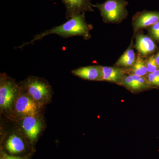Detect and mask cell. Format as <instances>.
<instances>
[{
    "label": "cell",
    "instance_id": "15",
    "mask_svg": "<svg viewBox=\"0 0 159 159\" xmlns=\"http://www.w3.org/2000/svg\"><path fill=\"white\" fill-rule=\"evenodd\" d=\"M120 84L131 90H139L138 81L132 74L125 76Z\"/></svg>",
    "mask_w": 159,
    "mask_h": 159
},
{
    "label": "cell",
    "instance_id": "2",
    "mask_svg": "<svg viewBox=\"0 0 159 159\" xmlns=\"http://www.w3.org/2000/svg\"><path fill=\"white\" fill-rule=\"evenodd\" d=\"M128 4L125 0H106L102 4L93 5V7L99 9L104 22L116 23L127 16L128 11L126 7Z\"/></svg>",
    "mask_w": 159,
    "mask_h": 159
},
{
    "label": "cell",
    "instance_id": "20",
    "mask_svg": "<svg viewBox=\"0 0 159 159\" xmlns=\"http://www.w3.org/2000/svg\"><path fill=\"white\" fill-rule=\"evenodd\" d=\"M155 58L157 64L159 66V51L158 52L157 54L155 56Z\"/></svg>",
    "mask_w": 159,
    "mask_h": 159
},
{
    "label": "cell",
    "instance_id": "3",
    "mask_svg": "<svg viewBox=\"0 0 159 159\" xmlns=\"http://www.w3.org/2000/svg\"><path fill=\"white\" fill-rule=\"evenodd\" d=\"M16 91L17 86L14 81L6 77H2L0 86V106L2 108L11 107Z\"/></svg>",
    "mask_w": 159,
    "mask_h": 159
},
{
    "label": "cell",
    "instance_id": "7",
    "mask_svg": "<svg viewBox=\"0 0 159 159\" xmlns=\"http://www.w3.org/2000/svg\"><path fill=\"white\" fill-rule=\"evenodd\" d=\"M72 74L82 79L90 80H102L101 66H91L82 67L72 71Z\"/></svg>",
    "mask_w": 159,
    "mask_h": 159
},
{
    "label": "cell",
    "instance_id": "10",
    "mask_svg": "<svg viewBox=\"0 0 159 159\" xmlns=\"http://www.w3.org/2000/svg\"><path fill=\"white\" fill-rule=\"evenodd\" d=\"M135 47L142 55L147 56L155 51L156 45L149 36L139 34L136 38Z\"/></svg>",
    "mask_w": 159,
    "mask_h": 159
},
{
    "label": "cell",
    "instance_id": "8",
    "mask_svg": "<svg viewBox=\"0 0 159 159\" xmlns=\"http://www.w3.org/2000/svg\"><path fill=\"white\" fill-rule=\"evenodd\" d=\"M22 127L28 138L33 142L37 139L41 130V123L34 116H28L23 120Z\"/></svg>",
    "mask_w": 159,
    "mask_h": 159
},
{
    "label": "cell",
    "instance_id": "5",
    "mask_svg": "<svg viewBox=\"0 0 159 159\" xmlns=\"http://www.w3.org/2000/svg\"><path fill=\"white\" fill-rule=\"evenodd\" d=\"M29 93L34 99L40 100L50 96L49 85L44 81L35 78H31L25 84Z\"/></svg>",
    "mask_w": 159,
    "mask_h": 159
},
{
    "label": "cell",
    "instance_id": "21",
    "mask_svg": "<svg viewBox=\"0 0 159 159\" xmlns=\"http://www.w3.org/2000/svg\"><path fill=\"white\" fill-rule=\"evenodd\" d=\"M5 159V153H4V152L1 153V159Z\"/></svg>",
    "mask_w": 159,
    "mask_h": 159
},
{
    "label": "cell",
    "instance_id": "19",
    "mask_svg": "<svg viewBox=\"0 0 159 159\" xmlns=\"http://www.w3.org/2000/svg\"><path fill=\"white\" fill-rule=\"evenodd\" d=\"M152 37L156 40H157L159 41V30L156 33V34L152 35Z\"/></svg>",
    "mask_w": 159,
    "mask_h": 159
},
{
    "label": "cell",
    "instance_id": "1",
    "mask_svg": "<svg viewBox=\"0 0 159 159\" xmlns=\"http://www.w3.org/2000/svg\"><path fill=\"white\" fill-rule=\"evenodd\" d=\"M92 29V26L86 21L85 13L77 15L71 17L61 25L56 26L36 34L30 42L24 43L22 45L16 48L21 49L30 44H33L36 41L43 39L47 35L51 34H57L64 38L74 36H81L85 39H89L90 38V31Z\"/></svg>",
    "mask_w": 159,
    "mask_h": 159
},
{
    "label": "cell",
    "instance_id": "9",
    "mask_svg": "<svg viewBox=\"0 0 159 159\" xmlns=\"http://www.w3.org/2000/svg\"><path fill=\"white\" fill-rule=\"evenodd\" d=\"M17 112L28 116H34L37 111L36 103L30 97L22 96L18 98L15 105Z\"/></svg>",
    "mask_w": 159,
    "mask_h": 159
},
{
    "label": "cell",
    "instance_id": "17",
    "mask_svg": "<svg viewBox=\"0 0 159 159\" xmlns=\"http://www.w3.org/2000/svg\"><path fill=\"white\" fill-rule=\"evenodd\" d=\"M148 74L159 70V66L156 61L155 56H152L145 61Z\"/></svg>",
    "mask_w": 159,
    "mask_h": 159
},
{
    "label": "cell",
    "instance_id": "13",
    "mask_svg": "<svg viewBox=\"0 0 159 159\" xmlns=\"http://www.w3.org/2000/svg\"><path fill=\"white\" fill-rule=\"evenodd\" d=\"M136 60L134 52L130 47L119 58L116 65L119 67H130L134 64Z\"/></svg>",
    "mask_w": 159,
    "mask_h": 159
},
{
    "label": "cell",
    "instance_id": "14",
    "mask_svg": "<svg viewBox=\"0 0 159 159\" xmlns=\"http://www.w3.org/2000/svg\"><path fill=\"white\" fill-rule=\"evenodd\" d=\"M131 71L133 74L144 77L148 74L146 63L142 57L138 56L135 62L132 67Z\"/></svg>",
    "mask_w": 159,
    "mask_h": 159
},
{
    "label": "cell",
    "instance_id": "6",
    "mask_svg": "<svg viewBox=\"0 0 159 159\" xmlns=\"http://www.w3.org/2000/svg\"><path fill=\"white\" fill-rule=\"evenodd\" d=\"M159 22V11H144L139 12L134 18V26L135 30L152 26Z\"/></svg>",
    "mask_w": 159,
    "mask_h": 159
},
{
    "label": "cell",
    "instance_id": "16",
    "mask_svg": "<svg viewBox=\"0 0 159 159\" xmlns=\"http://www.w3.org/2000/svg\"><path fill=\"white\" fill-rule=\"evenodd\" d=\"M145 78L151 86L159 87V70L147 74Z\"/></svg>",
    "mask_w": 159,
    "mask_h": 159
},
{
    "label": "cell",
    "instance_id": "4",
    "mask_svg": "<svg viewBox=\"0 0 159 159\" xmlns=\"http://www.w3.org/2000/svg\"><path fill=\"white\" fill-rule=\"evenodd\" d=\"M66 7V18L70 19L75 16L93 11L91 0H61Z\"/></svg>",
    "mask_w": 159,
    "mask_h": 159
},
{
    "label": "cell",
    "instance_id": "18",
    "mask_svg": "<svg viewBox=\"0 0 159 159\" xmlns=\"http://www.w3.org/2000/svg\"><path fill=\"white\" fill-rule=\"evenodd\" d=\"M5 159H26L25 158L21 157L12 156H9V155L5 153Z\"/></svg>",
    "mask_w": 159,
    "mask_h": 159
},
{
    "label": "cell",
    "instance_id": "12",
    "mask_svg": "<svg viewBox=\"0 0 159 159\" xmlns=\"http://www.w3.org/2000/svg\"><path fill=\"white\" fill-rule=\"evenodd\" d=\"M6 147L9 153L16 154L21 153L25 149V145L23 140L17 136L11 135L6 143Z\"/></svg>",
    "mask_w": 159,
    "mask_h": 159
},
{
    "label": "cell",
    "instance_id": "11",
    "mask_svg": "<svg viewBox=\"0 0 159 159\" xmlns=\"http://www.w3.org/2000/svg\"><path fill=\"white\" fill-rule=\"evenodd\" d=\"M102 80L120 83L125 77V71L121 68L102 66Z\"/></svg>",
    "mask_w": 159,
    "mask_h": 159
}]
</instances>
